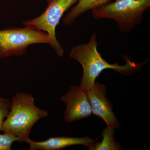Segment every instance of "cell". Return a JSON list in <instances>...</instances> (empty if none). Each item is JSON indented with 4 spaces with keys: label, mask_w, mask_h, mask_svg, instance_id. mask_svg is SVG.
Segmentation results:
<instances>
[{
    "label": "cell",
    "mask_w": 150,
    "mask_h": 150,
    "mask_svg": "<svg viewBox=\"0 0 150 150\" xmlns=\"http://www.w3.org/2000/svg\"><path fill=\"white\" fill-rule=\"evenodd\" d=\"M106 92V86L97 82L86 91L92 113L102 119L106 123L107 127L118 129L121 127V125L113 112L112 103L107 98Z\"/></svg>",
    "instance_id": "7"
},
{
    "label": "cell",
    "mask_w": 150,
    "mask_h": 150,
    "mask_svg": "<svg viewBox=\"0 0 150 150\" xmlns=\"http://www.w3.org/2000/svg\"><path fill=\"white\" fill-rule=\"evenodd\" d=\"M98 43L96 33L92 34L86 43L78 44L70 51L71 59L79 62L82 67L83 73L80 86L88 91L96 82L97 78L105 70L112 69L123 75H131L138 72L149 61L136 64L129 58H125L126 64H111L103 59L98 50Z\"/></svg>",
    "instance_id": "1"
},
{
    "label": "cell",
    "mask_w": 150,
    "mask_h": 150,
    "mask_svg": "<svg viewBox=\"0 0 150 150\" xmlns=\"http://www.w3.org/2000/svg\"><path fill=\"white\" fill-rule=\"evenodd\" d=\"M150 0H115L91 10L95 19H112L121 32L129 33L142 23Z\"/></svg>",
    "instance_id": "3"
},
{
    "label": "cell",
    "mask_w": 150,
    "mask_h": 150,
    "mask_svg": "<svg viewBox=\"0 0 150 150\" xmlns=\"http://www.w3.org/2000/svg\"><path fill=\"white\" fill-rule=\"evenodd\" d=\"M16 142H23L19 138L11 134L6 133L0 134V150H12V144Z\"/></svg>",
    "instance_id": "11"
},
{
    "label": "cell",
    "mask_w": 150,
    "mask_h": 150,
    "mask_svg": "<svg viewBox=\"0 0 150 150\" xmlns=\"http://www.w3.org/2000/svg\"><path fill=\"white\" fill-rule=\"evenodd\" d=\"M61 100L67 106L64 118L67 123L88 118L92 114L86 91L79 86H71L67 93L61 97Z\"/></svg>",
    "instance_id": "6"
},
{
    "label": "cell",
    "mask_w": 150,
    "mask_h": 150,
    "mask_svg": "<svg viewBox=\"0 0 150 150\" xmlns=\"http://www.w3.org/2000/svg\"><path fill=\"white\" fill-rule=\"evenodd\" d=\"M79 0H47V8L43 13L35 18L23 22L25 26L48 33L52 41L51 48L57 55L63 57L64 49L56 38V29L65 13Z\"/></svg>",
    "instance_id": "5"
},
{
    "label": "cell",
    "mask_w": 150,
    "mask_h": 150,
    "mask_svg": "<svg viewBox=\"0 0 150 150\" xmlns=\"http://www.w3.org/2000/svg\"><path fill=\"white\" fill-rule=\"evenodd\" d=\"M98 139H94L90 137H50L42 142H34L28 139L25 142L30 146V150H59L70 146L83 145L92 150L94 144Z\"/></svg>",
    "instance_id": "8"
},
{
    "label": "cell",
    "mask_w": 150,
    "mask_h": 150,
    "mask_svg": "<svg viewBox=\"0 0 150 150\" xmlns=\"http://www.w3.org/2000/svg\"><path fill=\"white\" fill-rule=\"evenodd\" d=\"M10 105L8 99L0 97V132L3 131V123L8 114Z\"/></svg>",
    "instance_id": "12"
},
{
    "label": "cell",
    "mask_w": 150,
    "mask_h": 150,
    "mask_svg": "<svg viewBox=\"0 0 150 150\" xmlns=\"http://www.w3.org/2000/svg\"><path fill=\"white\" fill-rule=\"evenodd\" d=\"M38 43H48L51 46L52 41L48 33L27 26L0 30V60L23 56L28 46Z\"/></svg>",
    "instance_id": "4"
},
{
    "label": "cell",
    "mask_w": 150,
    "mask_h": 150,
    "mask_svg": "<svg viewBox=\"0 0 150 150\" xmlns=\"http://www.w3.org/2000/svg\"><path fill=\"white\" fill-rule=\"evenodd\" d=\"M115 129L106 127L103 131L100 142L95 143L92 150H121L123 148L115 141Z\"/></svg>",
    "instance_id": "10"
},
{
    "label": "cell",
    "mask_w": 150,
    "mask_h": 150,
    "mask_svg": "<svg viewBox=\"0 0 150 150\" xmlns=\"http://www.w3.org/2000/svg\"><path fill=\"white\" fill-rule=\"evenodd\" d=\"M48 115L47 111L35 106L30 94L17 93L12 99L9 111L4 121L3 131L25 142L29 139L35 123Z\"/></svg>",
    "instance_id": "2"
},
{
    "label": "cell",
    "mask_w": 150,
    "mask_h": 150,
    "mask_svg": "<svg viewBox=\"0 0 150 150\" xmlns=\"http://www.w3.org/2000/svg\"><path fill=\"white\" fill-rule=\"evenodd\" d=\"M112 0H79L63 20L65 25L72 24L79 17L88 11L92 10L110 2Z\"/></svg>",
    "instance_id": "9"
}]
</instances>
